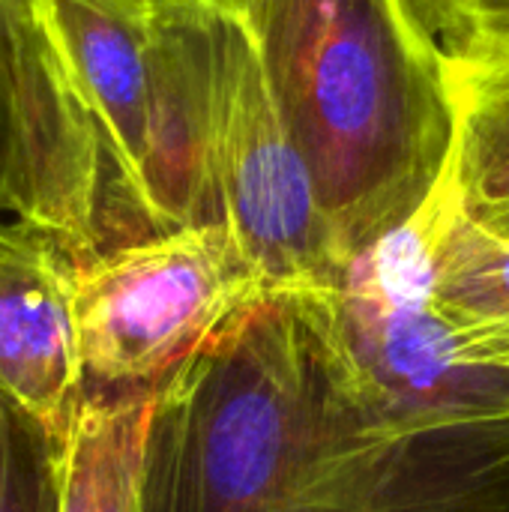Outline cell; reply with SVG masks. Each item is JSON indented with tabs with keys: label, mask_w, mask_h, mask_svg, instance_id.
Wrapping results in <instances>:
<instances>
[{
	"label": "cell",
	"mask_w": 509,
	"mask_h": 512,
	"mask_svg": "<svg viewBox=\"0 0 509 512\" xmlns=\"http://www.w3.org/2000/svg\"><path fill=\"white\" fill-rule=\"evenodd\" d=\"M471 210H474V216H477L486 228H492L495 234H501V237H507L509 240V201L486 204V207H471Z\"/></svg>",
	"instance_id": "11"
},
{
	"label": "cell",
	"mask_w": 509,
	"mask_h": 512,
	"mask_svg": "<svg viewBox=\"0 0 509 512\" xmlns=\"http://www.w3.org/2000/svg\"><path fill=\"white\" fill-rule=\"evenodd\" d=\"M450 96L468 207L509 201V63L444 81Z\"/></svg>",
	"instance_id": "8"
},
{
	"label": "cell",
	"mask_w": 509,
	"mask_h": 512,
	"mask_svg": "<svg viewBox=\"0 0 509 512\" xmlns=\"http://www.w3.org/2000/svg\"><path fill=\"white\" fill-rule=\"evenodd\" d=\"M213 171L222 222L273 291L339 288L342 255L249 18H222Z\"/></svg>",
	"instance_id": "4"
},
{
	"label": "cell",
	"mask_w": 509,
	"mask_h": 512,
	"mask_svg": "<svg viewBox=\"0 0 509 512\" xmlns=\"http://www.w3.org/2000/svg\"><path fill=\"white\" fill-rule=\"evenodd\" d=\"M138 512H509V420L411 423L333 288L270 291L159 387Z\"/></svg>",
	"instance_id": "1"
},
{
	"label": "cell",
	"mask_w": 509,
	"mask_h": 512,
	"mask_svg": "<svg viewBox=\"0 0 509 512\" xmlns=\"http://www.w3.org/2000/svg\"><path fill=\"white\" fill-rule=\"evenodd\" d=\"M156 393L81 402L63 444L60 512H138Z\"/></svg>",
	"instance_id": "6"
},
{
	"label": "cell",
	"mask_w": 509,
	"mask_h": 512,
	"mask_svg": "<svg viewBox=\"0 0 509 512\" xmlns=\"http://www.w3.org/2000/svg\"><path fill=\"white\" fill-rule=\"evenodd\" d=\"M270 291L225 222L75 267L81 402L156 393Z\"/></svg>",
	"instance_id": "3"
},
{
	"label": "cell",
	"mask_w": 509,
	"mask_h": 512,
	"mask_svg": "<svg viewBox=\"0 0 509 512\" xmlns=\"http://www.w3.org/2000/svg\"><path fill=\"white\" fill-rule=\"evenodd\" d=\"M441 81L509 63V0H393Z\"/></svg>",
	"instance_id": "7"
},
{
	"label": "cell",
	"mask_w": 509,
	"mask_h": 512,
	"mask_svg": "<svg viewBox=\"0 0 509 512\" xmlns=\"http://www.w3.org/2000/svg\"><path fill=\"white\" fill-rule=\"evenodd\" d=\"M0 393L66 441L81 408L75 264L0 222Z\"/></svg>",
	"instance_id": "5"
},
{
	"label": "cell",
	"mask_w": 509,
	"mask_h": 512,
	"mask_svg": "<svg viewBox=\"0 0 509 512\" xmlns=\"http://www.w3.org/2000/svg\"><path fill=\"white\" fill-rule=\"evenodd\" d=\"M249 24L351 264L438 186L459 135L444 81L393 0H258Z\"/></svg>",
	"instance_id": "2"
},
{
	"label": "cell",
	"mask_w": 509,
	"mask_h": 512,
	"mask_svg": "<svg viewBox=\"0 0 509 512\" xmlns=\"http://www.w3.org/2000/svg\"><path fill=\"white\" fill-rule=\"evenodd\" d=\"M63 444L0 393V512H60Z\"/></svg>",
	"instance_id": "9"
},
{
	"label": "cell",
	"mask_w": 509,
	"mask_h": 512,
	"mask_svg": "<svg viewBox=\"0 0 509 512\" xmlns=\"http://www.w3.org/2000/svg\"><path fill=\"white\" fill-rule=\"evenodd\" d=\"M159 3H174V6H198L210 9L219 15H234V18H252L258 0H159Z\"/></svg>",
	"instance_id": "10"
}]
</instances>
